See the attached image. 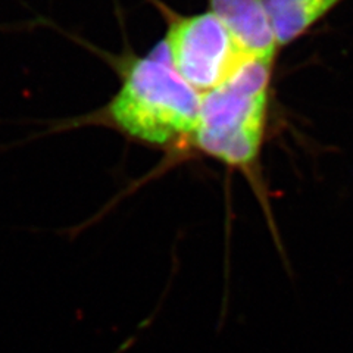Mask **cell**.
Segmentation results:
<instances>
[{"mask_svg":"<svg viewBox=\"0 0 353 353\" xmlns=\"http://www.w3.org/2000/svg\"><path fill=\"white\" fill-rule=\"evenodd\" d=\"M118 92L102 118L128 139L154 148L192 140L202 94L159 58L125 59Z\"/></svg>","mask_w":353,"mask_h":353,"instance_id":"cell-1","label":"cell"},{"mask_svg":"<svg viewBox=\"0 0 353 353\" xmlns=\"http://www.w3.org/2000/svg\"><path fill=\"white\" fill-rule=\"evenodd\" d=\"M272 65L250 59L224 84L202 94L192 141L206 157L245 170L258 162L268 124Z\"/></svg>","mask_w":353,"mask_h":353,"instance_id":"cell-2","label":"cell"},{"mask_svg":"<svg viewBox=\"0 0 353 353\" xmlns=\"http://www.w3.org/2000/svg\"><path fill=\"white\" fill-rule=\"evenodd\" d=\"M162 9L168 24L163 40L168 62L201 94L224 84L252 59L211 10L180 15Z\"/></svg>","mask_w":353,"mask_h":353,"instance_id":"cell-3","label":"cell"},{"mask_svg":"<svg viewBox=\"0 0 353 353\" xmlns=\"http://www.w3.org/2000/svg\"><path fill=\"white\" fill-rule=\"evenodd\" d=\"M208 5L252 59L274 62L280 48L262 0H208Z\"/></svg>","mask_w":353,"mask_h":353,"instance_id":"cell-4","label":"cell"},{"mask_svg":"<svg viewBox=\"0 0 353 353\" xmlns=\"http://www.w3.org/2000/svg\"><path fill=\"white\" fill-rule=\"evenodd\" d=\"M279 48L301 39L343 0H262Z\"/></svg>","mask_w":353,"mask_h":353,"instance_id":"cell-5","label":"cell"}]
</instances>
